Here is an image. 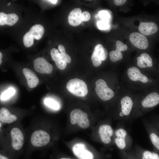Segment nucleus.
Masks as SVG:
<instances>
[{"label": "nucleus", "mask_w": 159, "mask_h": 159, "mask_svg": "<svg viewBox=\"0 0 159 159\" xmlns=\"http://www.w3.org/2000/svg\"><path fill=\"white\" fill-rule=\"evenodd\" d=\"M159 105V90L151 91L139 102L134 104L131 120H135Z\"/></svg>", "instance_id": "nucleus-1"}, {"label": "nucleus", "mask_w": 159, "mask_h": 159, "mask_svg": "<svg viewBox=\"0 0 159 159\" xmlns=\"http://www.w3.org/2000/svg\"><path fill=\"white\" fill-rule=\"evenodd\" d=\"M113 140L120 153L125 152L132 148V139L122 124L114 131Z\"/></svg>", "instance_id": "nucleus-2"}, {"label": "nucleus", "mask_w": 159, "mask_h": 159, "mask_svg": "<svg viewBox=\"0 0 159 159\" xmlns=\"http://www.w3.org/2000/svg\"><path fill=\"white\" fill-rule=\"evenodd\" d=\"M134 103L131 97L128 96L122 97L119 102L117 118L122 122L131 121Z\"/></svg>", "instance_id": "nucleus-3"}, {"label": "nucleus", "mask_w": 159, "mask_h": 159, "mask_svg": "<svg viewBox=\"0 0 159 159\" xmlns=\"http://www.w3.org/2000/svg\"><path fill=\"white\" fill-rule=\"evenodd\" d=\"M67 90L72 94L79 97L85 96L88 92L87 86L83 80L75 78L69 80L67 83Z\"/></svg>", "instance_id": "nucleus-4"}, {"label": "nucleus", "mask_w": 159, "mask_h": 159, "mask_svg": "<svg viewBox=\"0 0 159 159\" xmlns=\"http://www.w3.org/2000/svg\"><path fill=\"white\" fill-rule=\"evenodd\" d=\"M143 123L149 136L153 148V151L159 153V128L145 119Z\"/></svg>", "instance_id": "nucleus-5"}, {"label": "nucleus", "mask_w": 159, "mask_h": 159, "mask_svg": "<svg viewBox=\"0 0 159 159\" xmlns=\"http://www.w3.org/2000/svg\"><path fill=\"white\" fill-rule=\"evenodd\" d=\"M70 121L72 124H76L80 127L86 129L90 125V122L86 113L79 109L72 110L70 114Z\"/></svg>", "instance_id": "nucleus-6"}, {"label": "nucleus", "mask_w": 159, "mask_h": 159, "mask_svg": "<svg viewBox=\"0 0 159 159\" xmlns=\"http://www.w3.org/2000/svg\"><path fill=\"white\" fill-rule=\"evenodd\" d=\"M50 140V136L47 131L42 130L34 131L30 138V142L34 146L41 147L47 145Z\"/></svg>", "instance_id": "nucleus-7"}, {"label": "nucleus", "mask_w": 159, "mask_h": 159, "mask_svg": "<svg viewBox=\"0 0 159 159\" xmlns=\"http://www.w3.org/2000/svg\"><path fill=\"white\" fill-rule=\"evenodd\" d=\"M95 91L99 97L102 100H109L113 97L114 93L107 85L105 81L98 79L95 82Z\"/></svg>", "instance_id": "nucleus-8"}, {"label": "nucleus", "mask_w": 159, "mask_h": 159, "mask_svg": "<svg viewBox=\"0 0 159 159\" xmlns=\"http://www.w3.org/2000/svg\"><path fill=\"white\" fill-rule=\"evenodd\" d=\"M11 147L15 151H19L22 148L24 143V135L18 127L12 128L10 131Z\"/></svg>", "instance_id": "nucleus-9"}, {"label": "nucleus", "mask_w": 159, "mask_h": 159, "mask_svg": "<svg viewBox=\"0 0 159 159\" xmlns=\"http://www.w3.org/2000/svg\"><path fill=\"white\" fill-rule=\"evenodd\" d=\"M98 132L100 140L103 143L106 145L111 143L114 138V131L110 125L104 124L101 125Z\"/></svg>", "instance_id": "nucleus-10"}, {"label": "nucleus", "mask_w": 159, "mask_h": 159, "mask_svg": "<svg viewBox=\"0 0 159 159\" xmlns=\"http://www.w3.org/2000/svg\"><path fill=\"white\" fill-rule=\"evenodd\" d=\"M106 49L101 44L95 46L91 56V60L93 65L95 67L100 66L102 61L105 60L107 57Z\"/></svg>", "instance_id": "nucleus-11"}, {"label": "nucleus", "mask_w": 159, "mask_h": 159, "mask_svg": "<svg viewBox=\"0 0 159 159\" xmlns=\"http://www.w3.org/2000/svg\"><path fill=\"white\" fill-rule=\"evenodd\" d=\"M72 151L74 155L79 159H94L93 154L87 149L84 143L75 144L72 147Z\"/></svg>", "instance_id": "nucleus-12"}, {"label": "nucleus", "mask_w": 159, "mask_h": 159, "mask_svg": "<svg viewBox=\"0 0 159 159\" xmlns=\"http://www.w3.org/2000/svg\"><path fill=\"white\" fill-rule=\"evenodd\" d=\"M129 79L133 81H140L143 83H147L149 81L158 82L156 80H149L148 77L142 74L137 67H133L129 68L127 71Z\"/></svg>", "instance_id": "nucleus-13"}, {"label": "nucleus", "mask_w": 159, "mask_h": 159, "mask_svg": "<svg viewBox=\"0 0 159 159\" xmlns=\"http://www.w3.org/2000/svg\"><path fill=\"white\" fill-rule=\"evenodd\" d=\"M129 39L133 45L139 49H145L148 47V42L147 38L141 34L133 32L130 35Z\"/></svg>", "instance_id": "nucleus-14"}, {"label": "nucleus", "mask_w": 159, "mask_h": 159, "mask_svg": "<svg viewBox=\"0 0 159 159\" xmlns=\"http://www.w3.org/2000/svg\"><path fill=\"white\" fill-rule=\"evenodd\" d=\"M34 65L35 70L42 74H50L53 69L52 65L42 57L35 59L34 61Z\"/></svg>", "instance_id": "nucleus-15"}, {"label": "nucleus", "mask_w": 159, "mask_h": 159, "mask_svg": "<svg viewBox=\"0 0 159 159\" xmlns=\"http://www.w3.org/2000/svg\"><path fill=\"white\" fill-rule=\"evenodd\" d=\"M133 149L139 159H159V153L144 149L136 144Z\"/></svg>", "instance_id": "nucleus-16"}, {"label": "nucleus", "mask_w": 159, "mask_h": 159, "mask_svg": "<svg viewBox=\"0 0 159 159\" xmlns=\"http://www.w3.org/2000/svg\"><path fill=\"white\" fill-rule=\"evenodd\" d=\"M138 29L142 34L148 36L156 33L158 30V27L153 22H140Z\"/></svg>", "instance_id": "nucleus-17"}, {"label": "nucleus", "mask_w": 159, "mask_h": 159, "mask_svg": "<svg viewBox=\"0 0 159 159\" xmlns=\"http://www.w3.org/2000/svg\"><path fill=\"white\" fill-rule=\"evenodd\" d=\"M82 14V10L79 8H76L72 10L68 16V21L70 25L72 26L79 25L83 21Z\"/></svg>", "instance_id": "nucleus-18"}, {"label": "nucleus", "mask_w": 159, "mask_h": 159, "mask_svg": "<svg viewBox=\"0 0 159 159\" xmlns=\"http://www.w3.org/2000/svg\"><path fill=\"white\" fill-rule=\"evenodd\" d=\"M23 73L25 77L28 86L31 88L36 87L39 83V79L36 74L28 68H24Z\"/></svg>", "instance_id": "nucleus-19"}, {"label": "nucleus", "mask_w": 159, "mask_h": 159, "mask_svg": "<svg viewBox=\"0 0 159 159\" xmlns=\"http://www.w3.org/2000/svg\"><path fill=\"white\" fill-rule=\"evenodd\" d=\"M18 16L15 14H7L2 12L0 13V26L7 24L12 26L18 21Z\"/></svg>", "instance_id": "nucleus-20"}, {"label": "nucleus", "mask_w": 159, "mask_h": 159, "mask_svg": "<svg viewBox=\"0 0 159 159\" xmlns=\"http://www.w3.org/2000/svg\"><path fill=\"white\" fill-rule=\"evenodd\" d=\"M137 65L139 67L143 68L151 67L153 66V59L147 53H142L140 56L137 57Z\"/></svg>", "instance_id": "nucleus-21"}, {"label": "nucleus", "mask_w": 159, "mask_h": 159, "mask_svg": "<svg viewBox=\"0 0 159 159\" xmlns=\"http://www.w3.org/2000/svg\"><path fill=\"white\" fill-rule=\"evenodd\" d=\"M53 60L55 62L57 67L59 69H64L67 65V62L63 59L58 50L55 48H52L50 52Z\"/></svg>", "instance_id": "nucleus-22"}, {"label": "nucleus", "mask_w": 159, "mask_h": 159, "mask_svg": "<svg viewBox=\"0 0 159 159\" xmlns=\"http://www.w3.org/2000/svg\"><path fill=\"white\" fill-rule=\"evenodd\" d=\"M17 119L15 115L12 114L9 110L5 107H2L0 110V120L1 122L10 124L12 123Z\"/></svg>", "instance_id": "nucleus-23"}, {"label": "nucleus", "mask_w": 159, "mask_h": 159, "mask_svg": "<svg viewBox=\"0 0 159 159\" xmlns=\"http://www.w3.org/2000/svg\"><path fill=\"white\" fill-rule=\"evenodd\" d=\"M44 29L43 26L39 24H36L32 26L30 29L29 32L37 40H39L42 37Z\"/></svg>", "instance_id": "nucleus-24"}, {"label": "nucleus", "mask_w": 159, "mask_h": 159, "mask_svg": "<svg viewBox=\"0 0 159 159\" xmlns=\"http://www.w3.org/2000/svg\"><path fill=\"white\" fill-rule=\"evenodd\" d=\"M34 37L29 32H27L24 36L23 42L24 46L29 47L33 44Z\"/></svg>", "instance_id": "nucleus-25"}, {"label": "nucleus", "mask_w": 159, "mask_h": 159, "mask_svg": "<svg viewBox=\"0 0 159 159\" xmlns=\"http://www.w3.org/2000/svg\"><path fill=\"white\" fill-rule=\"evenodd\" d=\"M120 155L122 159H139L132 148L126 151L120 153Z\"/></svg>", "instance_id": "nucleus-26"}, {"label": "nucleus", "mask_w": 159, "mask_h": 159, "mask_svg": "<svg viewBox=\"0 0 159 159\" xmlns=\"http://www.w3.org/2000/svg\"><path fill=\"white\" fill-rule=\"evenodd\" d=\"M109 57L112 61L115 62L121 59L123 57V55L121 52L116 50L110 52Z\"/></svg>", "instance_id": "nucleus-27"}, {"label": "nucleus", "mask_w": 159, "mask_h": 159, "mask_svg": "<svg viewBox=\"0 0 159 159\" xmlns=\"http://www.w3.org/2000/svg\"><path fill=\"white\" fill-rule=\"evenodd\" d=\"M44 104L54 110H58L59 108V104L52 99L47 98L45 99Z\"/></svg>", "instance_id": "nucleus-28"}, {"label": "nucleus", "mask_w": 159, "mask_h": 159, "mask_svg": "<svg viewBox=\"0 0 159 159\" xmlns=\"http://www.w3.org/2000/svg\"><path fill=\"white\" fill-rule=\"evenodd\" d=\"M15 92V90L12 88H9L4 92L1 95L0 98L2 100H6L13 95Z\"/></svg>", "instance_id": "nucleus-29"}, {"label": "nucleus", "mask_w": 159, "mask_h": 159, "mask_svg": "<svg viewBox=\"0 0 159 159\" xmlns=\"http://www.w3.org/2000/svg\"><path fill=\"white\" fill-rule=\"evenodd\" d=\"M58 48L60 52V54L62 55L63 59L67 63H70L71 60L70 57L67 54L65 51V49L62 45H59Z\"/></svg>", "instance_id": "nucleus-30"}, {"label": "nucleus", "mask_w": 159, "mask_h": 159, "mask_svg": "<svg viewBox=\"0 0 159 159\" xmlns=\"http://www.w3.org/2000/svg\"><path fill=\"white\" fill-rule=\"evenodd\" d=\"M127 47L125 44L120 40H117L116 43V50L120 52L125 51L127 50Z\"/></svg>", "instance_id": "nucleus-31"}, {"label": "nucleus", "mask_w": 159, "mask_h": 159, "mask_svg": "<svg viewBox=\"0 0 159 159\" xmlns=\"http://www.w3.org/2000/svg\"><path fill=\"white\" fill-rule=\"evenodd\" d=\"M97 25L98 28L101 30H105L108 29L109 25L107 21L102 20L97 22Z\"/></svg>", "instance_id": "nucleus-32"}, {"label": "nucleus", "mask_w": 159, "mask_h": 159, "mask_svg": "<svg viewBox=\"0 0 159 159\" xmlns=\"http://www.w3.org/2000/svg\"><path fill=\"white\" fill-rule=\"evenodd\" d=\"M99 16L104 20L107 21L110 18V16L109 13L105 11H100L99 14Z\"/></svg>", "instance_id": "nucleus-33"}, {"label": "nucleus", "mask_w": 159, "mask_h": 159, "mask_svg": "<svg viewBox=\"0 0 159 159\" xmlns=\"http://www.w3.org/2000/svg\"><path fill=\"white\" fill-rule=\"evenodd\" d=\"M148 121L152 124L159 128V115L154 117L150 121Z\"/></svg>", "instance_id": "nucleus-34"}, {"label": "nucleus", "mask_w": 159, "mask_h": 159, "mask_svg": "<svg viewBox=\"0 0 159 159\" xmlns=\"http://www.w3.org/2000/svg\"><path fill=\"white\" fill-rule=\"evenodd\" d=\"M90 17V14L87 11H84L82 14V18L83 21H87L89 20Z\"/></svg>", "instance_id": "nucleus-35"}, {"label": "nucleus", "mask_w": 159, "mask_h": 159, "mask_svg": "<svg viewBox=\"0 0 159 159\" xmlns=\"http://www.w3.org/2000/svg\"><path fill=\"white\" fill-rule=\"evenodd\" d=\"M126 1V0H115L114 1L116 5L120 6L125 4Z\"/></svg>", "instance_id": "nucleus-36"}, {"label": "nucleus", "mask_w": 159, "mask_h": 159, "mask_svg": "<svg viewBox=\"0 0 159 159\" xmlns=\"http://www.w3.org/2000/svg\"><path fill=\"white\" fill-rule=\"evenodd\" d=\"M0 159H12L11 157H10L7 155L1 153L0 154Z\"/></svg>", "instance_id": "nucleus-37"}, {"label": "nucleus", "mask_w": 159, "mask_h": 159, "mask_svg": "<svg viewBox=\"0 0 159 159\" xmlns=\"http://www.w3.org/2000/svg\"><path fill=\"white\" fill-rule=\"evenodd\" d=\"M48 1H50L51 2L54 4H56L57 2V0H48Z\"/></svg>", "instance_id": "nucleus-38"}, {"label": "nucleus", "mask_w": 159, "mask_h": 159, "mask_svg": "<svg viewBox=\"0 0 159 159\" xmlns=\"http://www.w3.org/2000/svg\"><path fill=\"white\" fill-rule=\"evenodd\" d=\"M59 159H71L70 158H64V157H62L60 158Z\"/></svg>", "instance_id": "nucleus-39"}, {"label": "nucleus", "mask_w": 159, "mask_h": 159, "mask_svg": "<svg viewBox=\"0 0 159 159\" xmlns=\"http://www.w3.org/2000/svg\"><path fill=\"white\" fill-rule=\"evenodd\" d=\"M2 57V55L1 52H0V59H1Z\"/></svg>", "instance_id": "nucleus-40"}, {"label": "nucleus", "mask_w": 159, "mask_h": 159, "mask_svg": "<svg viewBox=\"0 0 159 159\" xmlns=\"http://www.w3.org/2000/svg\"><path fill=\"white\" fill-rule=\"evenodd\" d=\"M82 99L84 100H85L86 98L85 96L82 97Z\"/></svg>", "instance_id": "nucleus-41"}, {"label": "nucleus", "mask_w": 159, "mask_h": 159, "mask_svg": "<svg viewBox=\"0 0 159 159\" xmlns=\"http://www.w3.org/2000/svg\"><path fill=\"white\" fill-rule=\"evenodd\" d=\"M2 62V60L1 59H0V64H1Z\"/></svg>", "instance_id": "nucleus-42"}, {"label": "nucleus", "mask_w": 159, "mask_h": 159, "mask_svg": "<svg viewBox=\"0 0 159 159\" xmlns=\"http://www.w3.org/2000/svg\"><path fill=\"white\" fill-rule=\"evenodd\" d=\"M0 127H1V122H0Z\"/></svg>", "instance_id": "nucleus-43"}, {"label": "nucleus", "mask_w": 159, "mask_h": 159, "mask_svg": "<svg viewBox=\"0 0 159 159\" xmlns=\"http://www.w3.org/2000/svg\"><path fill=\"white\" fill-rule=\"evenodd\" d=\"M10 4V3H9L7 4V5H8V6H9V5Z\"/></svg>", "instance_id": "nucleus-44"}]
</instances>
